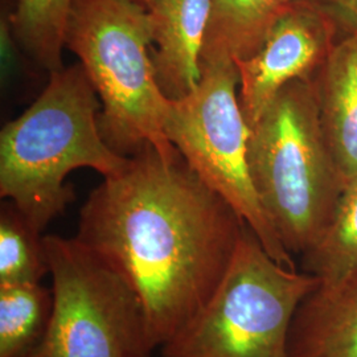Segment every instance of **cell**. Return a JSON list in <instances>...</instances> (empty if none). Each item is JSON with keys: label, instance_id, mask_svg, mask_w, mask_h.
Returning <instances> with one entry per match:
<instances>
[{"label": "cell", "instance_id": "1", "mask_svg": "<svg viewBox=\"0 0 357 357\" xmlns=\"http://www.w3.org/2000/svg\"><path fill=\"white\" fill-rule=\"evenodd\" d=\"M246 227L181 153L168 160L146 146L90 192L76 238L139 296L158 349L208 303Z\"/></svg>", "mask_w": 357, "mask_h": 357}, {"label": "cell", "instance_id": "11", "mask_svg": "<svg viewBox=\"0 0 357 357\" xmlns=\"http://www.w3.org/2000/svg\"><path fill=\"white\" fill-rule=\"evenodd\" d=\"M312 81L323 131L345 187L357 178V35L335 44Z\"/></svg>", "mask_w": 357, "mask_h": 357}, {"label": "cell", "instance_id": "9", "mask_svg": "<svg viewBox=\"0 0 357 357\" xmlns=\"http://www.w3.org/2000/svg\"><path fill=\"white\" fill-rule=\"evenodd\" d=\"M212 0H153L155 76L169 101L187 97L202 79V54Z\"/></svg>", "mask_w": 357, "mask_h": 357}, {"label": "cell", "instance_id": "15", "mask_svg": "<svg viewBox=\"0 0 357 357\" xmlns=\"http://www.w3.org/2000/svg\"><path fill=\"white\" fill-rule=\"evenodd\" d=\"M302 268L320 283H336L356 273L357 178L345 185L319 241L302 255Z\"/></svg>", "mask_w": 357, "mask_h": 357}, {"label": "cell", "instance_id": "2", "mask_svg": "<svg viewBox=\"0 0 357 357\" xmlns=\"http://www.w3.org/2000/svg\"><path fill=\"white\" fill-rule=\"evenodd\" d=\"M100 98L77 63L50 73L45 89L0 132V196L38 229H44L76 199L68 175L91 168L118 175L130 158L103 139Z\"/></svg>", "mask_w": 357, "mask_h": 357}, {"label": "cell", "instance_id": "17", "mask_svg": "<svg viewBox=\"0 0 357 357\" xmlns=\"http://www.w3.org/2000/svg\"><path fill=\"white\" fill-rule=\"evenodd\" d=\"M321 13L335 28L337 38L357 35V0H299Z\"/></svg>", "mask_w": 357, "mask_h": 357}, {"label": "cell", "instance_id": "14", "mask_svg": "<svg viewBox=\"0 0 357 357\" xmlns=\"http://www.w3.org/2000/svg\"><path fill=\"white\" fill-rule=\"evenodd\" d=\"M53 290L41 283L0 284V357H24L48 330Z\"/></svg>", "mask_w": 357, "mask_h": 357}, {"label": "cell", "instance_id": "13", "mask_svg": "<svg viewBox=\"0 0 357 357\" xmlns=\"http://www.w3.org/2000/svg\"><path fill=\"white\" fill-rule=\"evenodd\" d=\"M75 0H16L8 24L13 40L40 68H64L65 32Z\"/></svg>", "mask_w": 357, "mask_h": 357}, {"label": "cell", "instance_id": "5", "mask_svg": "<svg viewBox=\"0 0 357 357\" xmlns=\"http://www.w3.org/2000/svg\"><path fill=\"white\" fill-rule=\"evenodd\" d=\"M286 268L246 227L229 268L196 318L160 348L163 357H289L295 312L318 284Z\"/></svg>", "mask_w": 357, "mask_h": 357}, {"label": "cell", "instance_id": "16", "mask_svg": "<svg viewBox=\"0 0 357 357\" xmlns=\"http://www.w3.org/2000/svg\"><path fill=\"white\" fill-rule=\"evenodd\" d=\"M50 264L41 231L7 202L0 208V284L41 283Z\"/></svg>", "mask_w": 357, "mask_h": 357}, {"label": "cell", "instance_id": "6", "mask_svg": "<svg viewBox=\"0 0 357 357\" xmlns=\"http://www.w3.org/2000/svg\"><path fill=\"white\" fill-rule=\"evenodd\" d=\"M53 311L44 337L24 357H151L139 296L76 237L44 236Z\"/></svg>", "mask_w": 357, "mask_h": 357}, {"label": "cell", "instance_id": "18", "mask_svg": "<svg viewBox=\"0 0 357 357\" xmlns=\"http://www.w3.org/2000/svg\"><path fill=\"white\" fill-rule=\"evenodd\" d=\"M134 1H137L138 4H141L142 7H144V8L149 10V7H150V4H151L153 0H134Z\"/></svg>", "mask_w": 357, "mask_h": 357}, {"label": "cell", "instance_id": "8", "mask_svg": "<svg viewBox=\"0 0 357 357\" xmlns=\"http://www.w3.org/2000/svg\"><path fill=\"white\" fill-rule=\"evenodd\" d=\"M339 41L331 23L306 3L294 0L257 51L234 61L238 101L250 128L286 85L312 79Z\"/></svg>", "mask_w": 357, "mask_h": 357}, {"label": "cell", "instance_id": "12", "mask_svg": "<svg viewBox=\"0 0 357 357\" xmlns=\"http://www.w3.org/2000/svg\"><path fill=\"white\" fill-rule=\"evenodd\" d=\"M294 0H212L202 66L252 56Z\"/></svg>", "mask_w": 357, "mask_h": 357}, {"label": "cell", "instance_id": "4", "mask_svg": "<svg viewBox=\"0 0 357 357\" xmlns=\"http://www.w3.org/2000/svg\"><path fill=\"white\" fill-rule=\"evenodd\" d=\"M255 192L284 249L307 253L331 222L344 190L326 139L312 79L286 85L252 128Z\"/></svg>", "mask_w": 357, "mask_h": 357}, {"label": "cell", "instance_id": "3", "mask_svg": "<svg viewBox=\"0 0 357 357\" xmlns=\"http://www.w3.org/2000/svg\"><path fill=\"white\" fill-rule=\"evenodd\" d=\"M149 10L134 0H75L65 32L96 90L105 142L123 156L146 146L163 158H178L166 134L171 102L155 76Z\"/></svg>", "mask_w": 357, "mask_h": 357}, {"label": "cell", "instance_id": "7", "mask_svg": "<svg viewBox=\"0 0 357 357\" xmlns=\"http://www.w3.org/2000/svg\"><path fill=\"white\" fill-rule=\"evenodd\" d=\"M250 132L238 101L234 61L203 65L197 86L172 101L167 115V137L188 166L231 205L268 255L296 268L255 192L248 160Z\"/></svg>", "mask_w": 357, "mask_h": 357}, {"label": "cell", "instance_id": "10", "mask_svg": "<svg viewBox=\"0 0 357 357\" xmlns=\"http://www.w3.org/2000/svg\"><path fill=\"white\" fill-rule=\"evenodd\" d=\"M289 357H357V271L319 283L294 317Z\"/></svg>", "mask_w": 357, "mask_h": 357}]
</instances>
